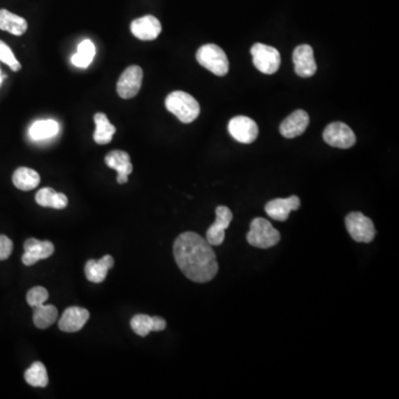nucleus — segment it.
Here are the masks:
<instances>
[{
    "mask_svg": "<svg viewBox=\"0 0 399 399\" xmlns=\"http://www.w3.org/2000/svg\"><path fill=\"white\" fill-rule=\"evenodd\" d=\"M173 254L180 270L196 283H207L219 271L217 255L211 244L194 232L180 234L173 244Z\"/></svg>",
    "mask_w": 399,
    "mask_h": 399,
    "instance_id": "1",
    "label": "nucleus"
},
{
    "mask_svg": "<svg viewBox=\"0 0 399 399\" xmlns=\"http://www.w3.org/2000/svg\"><path fill=\"white\" fill-rule=\"evenodd\" d=\"M166 107L183 124H191L201 113L198 100L184 92H173L166 96Z\"/></svg>",
    "mask_w": 399,
    "mask_h": 399,
    "instance_id": "2",
    "label": "nucleus"
},
{
    "mask_svg": "<svg viewBox=\"0 0 399 399\" xmlns=\"http://www.w3.org/2000/svg\"><path fill=\"white\" fill-rule=\"evenodd\" d=\"M249 245L259 249H270L275 247L281 240L279 231L273 228L270 221L263 217H256L251 222L247 236Z\"/></svg>",
    "mask_w": 399,
    "mask_h": 399,
    "instance_id": "3",
    "label": "nucleus"
},
{
    "mask_svg": "<svg viewBox=\"0 0 399 399\" xmlns=\"http://www.w3.org/2000/svg\"><path fill=\"white\" fill-rule=\"evenodd\" d=\"M196 60L202 67L219 77H223L228 73V56L221 47L215 43H208L200 47L196 51Z\"/></svg>",
    "mask_w": 399,
    "mask_h": 399,
    "instance_id": "4",
    "label": "nucleus"
},
{
    "mask_svg": "<svg viewBox=\"0 0 399 399\" xmlns=\"http://www.w3.org/2000/svg\"><path fill=\"white\" fill-rule=\"evenodd\" d=\"M253 64L264 75H273L281 66V55L274 47L264 43H255L251 48Z\"/></svg>",
    "mask_w": 399,
    "mask_h": 399,
    "instance_id": "5",
    "label": "nucleus"
},
{
    "mask_svg": "<svg viewBox=\"0 0 399 399\" xmlns=\"http://www.w3.org/2000/svg\"><path fill=\"white\" fill-rule=\"evenodd\" d=\"M346 228L351 239L359 243H370L376 235L375 226L370 217L361 212H351L345 219Z\"/></svg>",
    "mask_w": 399,
    "mask_h": 399,
    "instance_id": "6",
    "label": "nucleus"
},
{
    "mask_svg": "<svg viewBox=\"0 0 399 399\" xmlns=\"http://www.w3.org/2000/svg\"><path fill=\"white\" fill-rule=\"evenodd\" d=\"M323 139L331 147L349 149L356 143V136L344 122H333L323 132Z\"/></svg>",
    "mask_w": 399,
    "mask_h": 399,
    "instance_id": "7",
    "label": "nucleus"
},
{
    "mask_svg": "<svg viewBox=\"0 0 399 399\" xmlns=\"http://www.w3.org/2000/svg\"><path fill=\"white\" fill-rule=\"evenodd\" d=\"M143 70L139 66H130L124 70L118 82L117 92L122 99H131L139 94L143 86Z\"/></svg>",
    "mask_w": 399,
    "mask_h": 399,
    "instance_id": "8",
    "label": "nucleus"
},
{
    "mask_svg": "<svg viewBox=\"0 0 399 399\" xmlns=\"http://www.w3.org/2000/svg\"><path fill=\"white\" fill-rule=\"evenodd\" d=\"M228 129L232 138L244 145L254 143L259 136L256 122L245 115H238L231 119Z\"/></svg>",
    "mask_w": 399,
    "mask_h": 399,
    "instance_id": "9",
    "label": "nucleus"
},
{
    "mask_svg": "<svg viewBox=\"0 0 399 399\" xmlns=\"http://www.w3.org/2000/svg\"><path fill=\"white\" fill-rule=\"evenodd\" d=\"M217 219L215 222L207 231V241L211 245H221L225 239V231L228 230L233 220V213L228 207L220 205L215 209Z\"/></svg>",
    "mask_w": 399,
    "mask_h": 399,
    "instance_id": "10",
    "label": "nucleus"
},
{
    "mask_svg": "<svg viewBox=\"0 0 399 399\" xmlns=\"http://www.w3.org/2000/svg\"><path fill=\"white\" fill-rule=\"evenodd\" d=\"M293 62L296 75L302 78H310L317 70L314 51L310 45H300L293 52Z\"/></svg>",
    "mask_w": 399,
    "mask_h": 399,
    "instance_id": "11",
    "label": "nucleus"
},
{
    "mask_svg": "<svg viewBox=\"0 0 399 399\" xmlns=\"http://www.w3.org/2000/svg\"><path fill=\"white\" fill-rule=\"evenodd\" d=\"M24 253L22 255V263L24 266H31L38 261L45 260L54 254V244L50 241H41L37 239H29L24 242Z\"/></svg>",
    "mask_w": 399,
    "mask_h": 399,
    "instance_id": "12",
    "label": "nucleus"
},
{
    "mask_svg": "<svg viewBox=\"0 0 399 399\" xmlns=\"http://www.w3.org/2000/svg\"><path fill=\"white\" fill-rule=\"evenodd\" d=\"M130 29H131L132 35L140 41H151L159 37L162 31V26L158 18L147 15L141 18L134 19L131 22Z\"/></svg>",
    "mask_w": 399,
    "mask_h": 399,
    "instance_id": "13",
    "label": "nucleus"
},
{
    "mask_svg": "<svg viewBox=\"0 0 399 399\" xmlns=\"http://www.w3.org/2000/svg\"><path fill=\"white\" fill-rule=\"evenodd\" d=\"M300 207V200L298 196H292L286 198H275L268 202L266 205V215L273 220L284 222L289 219V213L298 211Z\"/></svg>",
    "mask_w": 399,
    "mask_h": 399,
    "instance_id": "14",
    "label": "nucleus"
},
{
    "mask_svg": "<svg viewBox=\"0 0 399 399\" xmlns=\"http://www.w3.org/2000/svg\"><path fill=\"white\" fill-rule=\"evenodd\" d=\"M90 317V313L86 308L78 306H70L62 314L58 326L59 330L66 333H75L80 331Z\"/></svg>",
    "mask_w": 399,
    "mask_h": 399,
    "instance_id": "15",
    "label": "nucleus"
},
{
    "mask_svg": "<svg viewBox=\"0 0 399 399\" xmlns=\"http://www.w3.org/2000/svg\"><path fill=\"white\" fill-rule=\"evenodd\" d=\"M308 124H310L308 113L300 109V110L294 111L282 122L280 126V132L283 137L287 139H294L305 132Z\"/></svg>",
    "mask_w": 399,
    "mask_h": 399,
    "instance_id": "16",
    "label": "nucleus"
},
{
    "mask_svg": "<svg viewBox=\"0 0 399 399\" xmlns=\"http://www.w3.org/2000/svg\"><path fill=\"white\" fill-rule=\"evenodd\" d=\"M106 164L111 169L115 170L118 173L117 181L119 184H124L128 182L129 175L133 171L131 159L128 153L124 151L113 150L106 156Z\"/></svg>",
    "mask_w": 399,
    "mask_h": 399,
    "instance_id": "17",
    "label": "nucleus"
},
{
    "mask_svg": "<svg viewBox=\"0 0 399 399\" xmlns=\"http://www.w3.org/2000/svg\"><path fill=\"white\" fill-rule=\"evenodd\" d=\"M130 325H131L132 331L137 335L145 338L151 332H161V331L166 330V321L162 317H152L145 314H138L132 317Z\"/></svg>",
    "mask_w": 399,
    "mask_h": 399,
    "instance_id": "18",
    "label": "nucleus"
},
{
    "mask_svg": "<svg viewBox=\"0 0 399 399\" xmlns=\"http://www.w3.org/2000/svg\"><path fill=\"white\" fill-rule=\"evenodd\" d=\"M115 266V260L111 255H105L101 260H89L85 266L87 279L92 283H101L107 277L108 272Z\"/></svg>",
    "mask_w": 399,
    "mask_h": 399,
    "instance_id": "19",
    "label": "nucleus"
},
{
    "mask_svg": "<svg viewBox=\"0 0 399 399\" xmlns=\"http://www.w3.org/2000/svg\"><path fill=\"white\" fill-rule=\"evenodd\" d=\"M96 124V131L94 133V139L98 145H108L113 141L117 129L111 124L105 113H98L94 117Z\"/></svg>",
    "mask_w": 399,
    "mask_h": 399,
    "instance_id": "20",
    "label": "nucleus"
},
{
    "mask_svg": "<svg viewBox=\"0 0 399 399\" xmlns=\"http://www.w3.org/2000/svg\"><path fill=\"white\" fill-rule=\"evenodd\" d=\"M27 29L26 19L6 9H0V30L10 32L11 35L22 36Z\"/></svg>",
    "mask_w": 399,
    "mask_h": 399,
    "instance_id": "21",
    "label": "nucleus"
},
{
    "mask_svg": "<svg viewBox=\"0 0 399 399\" xmlns=\"http://www.w3.org/2000/svg\"><path fill=\"white\" fill-rule=\"evenodd\" d=\"M36 202L41 207L62 210L68 205V198L64 193L56 192L54 189L43 188L36 194Z\"/></svg>",
    "mask_w": 399,
    "mask_h": 399,
    "instance_id": "22",
    "label": "nucleus"
},
{
    "mask_svg": "<svg viewBox=\"0 0 399 399\" xmlns=\"http://www.w3.org/2000/svg\"><path fill=\"white\" fill-rule=\"evenodd\" d=\"M13 182L19 190L30 191L37 188L41 183V175L29 168H18L13 175Z\"/></svg>",
    "mask_w": 399,
    "mask_h": 399,
    "instance_id": "23",
    "label": "nucleus"
},
{
    "mask_svg": "<svg viewBox=\"0 0 399 399\" xmlns=\"http://www.w3.org/2000/svg\"><path fill=\"white\" fill-rule=\"evenodd\" d=\"M32 308H34V324L41 330L48 328L55 324V321L58 319V310L56 306L51 304L47 305L41 304Z\"/></svg>",
    "mask_w": 399,
    "mask_h": 399,
    "instance_id": "24",
    "label": "nucleus"
},
{
    "mask_svg": "<svg viewBox=\"0 0 399 399\" xmlns=\"http://www.w3.org/2000/svg\"><path fill=\"white\" fill-rule=\"evenodd\" d=\"M59 124L55 120H41L32 124L29 130L30 137L34 140H45L58 133Z\"/></svg>",
    "mask_w": 399,
    "mask_h": 399,
    "instance_id": "25",
    "label": "nucleus"
},
{
    "mask_svg": "<svg viewBox=\"0 0 399 399\" xmlns=\"http://www.w3.org/2000/svg\"><path fill=\"white\" fill-rule=\"evenodd\" d=\"M24 379L32 387H46L48 385V372L45 365L35 362L24 372Z\"/></svg>",
    "mask_w": 399,
    "mask_h": 399,
    "instance_id": "26",
    "label": "nucleus"
},
{
    "mask_svg": "<svg viewBox=\"0 0 399 399\" xmlns=\"http://www.w3.org/2000/svg\"><path fill=\"white\" fill-rule=\"evenodd\" d=\"M94 55H96V47L92 41L87 39L79 43L77 54L73 55L71 61L75 67L88 68L89 64L94 60Z\"/></svg>",
    "mask_w": 399,
    "mask_h": 399,
    "instance_id": "27",
    "label": "nucleus"
},
{
    "mask_svg": "<svg viewBox=\"0 0 399 399\" xmlns=\"http://www.w3.org/2000/svg\"><path fill=\"white\" fill-rule=\"evenodd\" d=\"M0 61L7 64L15 73L22 69V64L16 59L14 52L3 41H0Z\"/></svg>",
    "mask_w": 399,
    "mask_h": 399,
    "instance_id": "28",
    "label": "nucleus"
},
{
    "mask_svg": "<svg viewBox=\"0 0 399 399\" xmlns=\"http://www.w3.org/2000/svg\"><path fill=\"white\" fill-rule=\"evenodd\" d=\"M49 298V293L47 289L43 286H35L27 293V303L31 307L45 304Z\"/></svg>",
    "mask_w": 399,
    "mask_h": 399,
    "instance_id": "29",
    "label": "nucleus"
},
{
    "mask_svg": "<svg viewBox=\"0 0 399 399\" xmlns=\"http://www.w3.org/2000/svg\"><path fill=\"white\" fill-rule=\"evenodd\" d=\"M14 243L8 236L0 235V261H5L10 256Z\"/></svg>",
    "mask_w": 399,
    "mask_h": 399,
    "instance_id": "30",
    "label": "nucleus"
},
{
    "mask_svg": "<svg viewBox=\"0 0 399 399\" xmlns=\"http://www.w3.org/2000/svg\"><path fill=\"white\" fill-rule=\"evenodd\" d=\"M5 78V75L1 73V70H0V86H1V82H3V79Z\"/></svg>",
    "mask_w": 399,
    "mask_h": 399,
    "instance_id": "31",
    "label": "nucleus"
}]
</instances>
